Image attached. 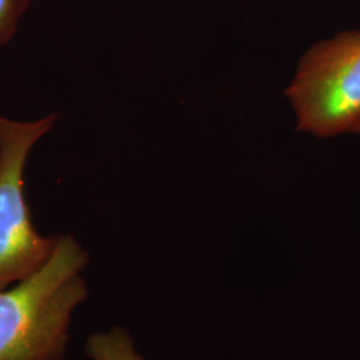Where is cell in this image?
Masks as SVG:
<instances>
[{
    "label": "cell",
    "mask_w": 360,
    "mask_h": 360,
    "mask_svg": "<svg viewBox=\"0 0 360 360\" xmlns=\"http://www.w3.org/2000/svg\"><path fill=\"white\" fill-rule=\"evenodd\" d=\"M287 94L299 129L322 138L360 134V32H343L312 47Z\"/></svg>",
    "instance_id": "3"
},
{
    "label": "cell",
    "mask_w": 360,
    "mask_h": 360,
    "mask_svg": "<svg viewBox=\"0 0 360 360\" xmlns=\"http://www.w3.org/2000/svg\"><path fill=\"white\" fill-rule=\"evenodd\" d=\"M86 355L91 360H143L135 351L134 339L123 327L90 335L86 343Z\"/></svg>",
    "instance_id": "4"
},
{
    "label": "cell",
    "mask_w": 360,
    "mask_h": 360,
    "mask_svg": "<svg viewBox=\"0 0 360 360\" xmlns=\"http://www.w3.org/2000/svg\"><path fill=\"white\" fill-rule=\"evenodd\" d=\"M87 263L77 239L62 235L40 270L0 290V360H65L72 312L89 295Z\"/></svg>",
    "instance_id": "1"
},
{
    "label": "cell",
    "mask_w": 360,
    "mask_h": 360,
    "mask_svg": "<svg viewBox=\"0 0 360 360\" xmlns=\"http://www.w3.org/2000/svg\"><path fill=\"white\" fill-rule=\"evenodd\" d=\"M31 0H0V49L15 37Z\"/></svg>",
    "instance_id": "5"
},
{
    "label": "cell",
    "mask_w": 360,
    "mask_h": 360,
    "mask_svg": "<svg viewBox=\"0 0 360 360\" xmlns=\"http://www.w3.org/2000/svg\"><path fill=\"white\" fill-rule=\"evenodd\" d=\"M56 117L16 122L0 115V290L40 270L58 243L59 236H41L34 227L23 186L27 158Z\"/></svg>",
    "instance_id": "2"
}]
</instances>
